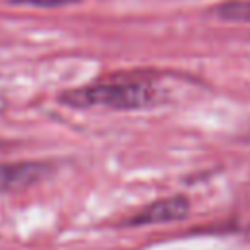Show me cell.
Wrapping results in <instances>:
<instances>
[{
	"label": "cell",
	"mask_w": 250,
	"mask_h": 250,
	"mask_svg": "<svg viewBox=\"0 0 250 250\" xmlns=\"http://www.w3.org/2000/svg\"><path fill=\"white\" fill-rule=\"evenodd\" d=\"M14 4H27V6H62V4H74V2H80V0H12Z\"/></svg>",
	"instance_id": "5"
},
{
	"label": "cell",
	"mask_w": 250,
	"mask_h": 250,
	"mask_svg": "<svg viewBox=\"0 0 250 250\" xmlns=\"http://www.w3.org/2000/svg\"><path fill=\"white\" fill-rule=\"evenodd\" d=\"M61 102L78 109L105 107L115 111H135L164 104L166 92L150 78H107L72 88L61 96Z\"/></svg>",
	"instance_id": "1"
},
{
	"label": "cell",
	"mask_w": 250,
	"mask_h": 250,
	"mask_svg": "<svg viewBox=\"0 0 250 250\" xmlns=\"http://www.w3.org/2000/svg\"><path fill=\"white\" fill-rule=\"evenodd\" d=\"M211 14L225 21L250 23V0H227L211 8Z\"/></svg>",
	"instance_id": "4"
},
{
	"label": "cell",
	"mask_w": 250,
	"mask_h": 250,
	"mask_svg": "<svg viewBox=\"0 0 250 250\" xmlns=\"http://www.w3.org/2000/svg\"><path fill=\"white\" fill-rule=\"evenodd\" d=\"M189 213V199L184 195H170L156 199L135 215L125 219L127 227H146V225H160V223H174L184 219Z\"/></svg>",
	"instance_id": "3"
},
{
	"label": "cell",
	"mask_w": 250,
	"mask_h": 250,
	"mask_svg": "<svg viewBox=\"0 0 250 250\" xmlns=\"http://www.w3.org/2000/svg\"><path fill=\"white\" fill-rule=\"evenodd\" d=\"M0 146H2V141H0Z\"/></svg>",
	"instance_id": "7"
},
{
	"label": "cell",
	"mask_w": 250,
	"mask_h": 250,
	"mask_svg": "<svg viewBox=\"0 0 250 250\" xmlns=\"http://www.w3.org/2000/svg\"><path fill=\"white\" fill-rule=\"evenodd\" d=\"M53 174V164L45 160L0 162V197L23 191Z\"/></svg>",
	"instance_id": "2"
},
{
	"label": "cell",
	"mask_w": 250,
	"mask_h": 250,
	"mask_svg": "<svg viewBox=\"0 0 250 250\" xmlns=\"http://www.w3.org/2000/svg\"><path fill=\"white\" fill-rule=\"evenodd\" d=\"M6 109H8V98H6V96L0 92V115H2Z\"/></svg>",
	"instance_id": "6"
}]
</instances>
